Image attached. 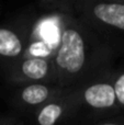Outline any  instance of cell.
<instances>
[{"instance_id": "6da1fadb", "label": "cell", "mask_w": 124, "mask_h": 125, "mask_svg": "<svg viewBox=\"0 0 124 125\" xmlns=\"http://www.w3.org/2000/svg\"><path fill=\"white\" fill-rule=\"evenodd\" d=\"M115 52L89 26L75 15L67 14L58 48L52 61L55 84L75 89L114 70Z\"/></svg>"}, {"instance_id": "7a4b0ae2", "label": "cell", "mask_w": 124, "mask_h": 125, "mask_svg": "<svg viewBox=\"0 0 124 125\" xmlns=\"http://www.w3.org/2000/svg\"><path fill=\"white\" fill-rule=\"evenodd\" d=\"M72 15L96 32L115 54L124 52V0H77Z\"/></svg>"}, {"instance_id": "3957f363", "label": "cell", "mask_w": 124, "mask_h": 125, "mask_svg": "<svg viewBox=\"0 0 124 125\" xmlns=\"http://www.w3.org/2000/svg\"><path fill=\"white\" fill-rule=\"evenodd\" d=\"M66 15L45 12L42 17L31 20L28 48L23 57L52 59L61 43Z\"/></svg>"}, {"instance_id": "277c9868", "label": "cell", "mask_w": 124, "mask_h": 125, "mask_svg": "<svg viewBox=\"0 0 124 125\" xmlns=\"http://www.w3.org/2000/svg\"><path fill=\"white\" fill-rule=\"evenodd\" d=\"M112 73L76 88L81 112H86L101 121L122 113L115 98Z\"/></svg>"}, {"instance_id": "5b68a950", "label": "cell", "mask_w": 124, "mask_h": 125, "mask_svg": "<svg viewBox=\"0 0 124 125\" xmlns=\"http://www.w3.org/2000/svg\"><path fill=\"white\" fill-rule=\"evenodd\" d=\"M30 25L29 18L0 25V69L3 73L23 58L28 48Z\"/></svg>"}, {"instance_id": "8992f818", "label": "cell", "mask_w": 124, "mask_h": 125, "mask_svg": "<svg viewBox=\"0 0 124 125\" xmlns=\"http://www.w3.org/2000/svg\"><path fill=\"white\" fill-rule=\"evenodd\" d=\"M77 90L68 89L64 94L48 102L31 114L32 125H70L81 114Z\"/></svg>"}, {"instance_id": "52a82bcc", "label": "cell", "mask_w": 124, "mask_h": 125, "mask_svg": "<svg viewBox=\"0 0 124 125\" xmlns=\"http://www.w3.org/2000/svg\"><path fill=\"white\" fill-rule=\"evenodd\" d=\"M3 75L10 83L17 86L30 83L55 84V68L52 59L23 57Z\"/></svg>"}, {"instance_id": "ba28073f", "label": "cell", "mask_w": 124, "mask_h": 125, "mask_svg": "<svg viewBox=\"0 0 124 125\" xmlns=\"http://www.w3.org/2000/svg\"><path fill=\"white\" fill-rule=\"evenodd\" d=\"M68 89H64L56 84L30 83L18 86L11 95L13 106L22 112L31 115L36 110L48 102L61 97Z\"/></svg>"}, {"instance_id": "9c48e42d", "label": "cell", "mask_w": 124, "mask_h": 125, "mask_svg": "<svg viewBox=\"0 0 124 125\" xmlns=\"http://www.w3.org/2000/svg\"><path fill=\"white\" fill-rule=\"evenodd\" d=\"M112 83H113L118 105L121 112H124V68L119 69V70H113Z\"/></svg>"}, {"instance_id": "30bf717a", "label": "cell", "mask_w": 124, "mask_h": 125, "mask_svg": "<svg viewBox=\"0 0 124 125\" xmlns=\"http://www.w3.org/2000/svg\"><path fill=\"white\" fill-rule=\"evenodd\" d=\"M94 125H124V116L118 115V116H113L110 119H105L99 121Z\"/></svg>"}, {"instance_id": "8fae6325", "label": "cell", "mask_w": 124, "mask_h": 125, "mask_svg": "<svg viewBox=\"0 0 124 125\" xmlns=\"http://www.w3.org/2000/svg\"><path fill=\"white\" fill-rule=\"evenodd\" d=\"M0 125H24V122L17 116H0Z\"/></svg>"}, {"instance_id": "7c38bea8", "label": "cell", "mask_w": 124, "mask_h": 125, "mask_svg": "<svg viewBox=\"0 0 124 125\" xmlns=\"http://www.w3.org/2000/svg\"><path fill=\"white\" fill-rule=\"evenodd\" d=\"M1 11H2V9H1V3H0V13H1Z\"/></svg>"}]
</instances>
